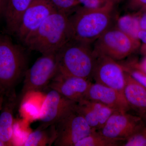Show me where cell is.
<instances>
[{
	"label": "cell",
	"instance_id": "obj_1",
	"mask_svg": "<svg viewBox=\"0 0 146 146\" xmlns=\"http://www.w3.org/2000/svg\"><path fill=\"white\" fill-rule=\"evenodd\" d=\"M121 0H110L101 7L79 6L69 14L70 39L92 44L117 21L115 7Z\"/></svg>",
	"mask_w": 146,
	"mask_h": 146
},
{
	"label": "cell",
	"instance_id": "obj_2",
	"mask_svg": "<svg viewBox=\"0 0 146 146\" xmlns=\"http://www.w3.org/2000/svg\"><path fill=\"white\" fill-rule=\"evenodd\" d=\"M69 16L58 11L52 13L23 43L42 54L56 53L70 39Z\"/></svg>",
	"mask_w": 146,
	"mask_h": 146
},
{
	"label": "cell",
	"instance_id": "obj_3",
	"mask_svg": "<svg viewBox=\"0 0 146 146\" xmlns=\"http://www.w3.org/2000/svg\"><path fill=\"white\" fill-rule=\"evenodd\" d=\"M56 56L58 72L92 80L96 58L92 44L70 39Z\"/></svg>",
	"mask_w": 146,
	"mask_h": 146
},
{
	"label": "cell",
	"instance_id": "obj_4",
	"mask_svg": "<svg viewBox=\"0 0 146 146\" xmlns=\"http://www.w3.org/2000/svg\"><path fill=\"white\" fill-rule=\"evenodd\" d=\"M27 56L8 37L0 36V91L4 96L15 93L26 71Z\"/></svg>",
	"mask_w": 146,
	"mask_h": 146
},
{
	"label": "cell",
	"instance_id": "obj_5",
	"mask_svg": "<svg viewBox=\"0 0 146 146\" xmlns=\"http://www.w3.org/2000/svg\"><path fill=\"white\" fill-rule=\"evenodd\" d=\"M138 40L115 25L99 37L92 46L97 54L117 61L124 59L137 49Z\"/></svg>",
	"mask_w": 146,
	"mask_h": 146
},
{
	"label": "cell",
	"instance_id": "obj_6",
	"mask_svg": "<svg viewBox=\"0 0 146 146\" xmlns=\"http://www.w3.org/2000/svg\"><path fill=\"white\" fill-rule=\"evenodd\" d=\"M58 72L56 53L42 54L25 73L21 98L29 93L48 87Z\"/></svg>",
	"mask_w": 146,
	"mask_h": 146
},
{
	"label": "cell",
	"instance_id": "obj_7",
	"mask_svg": "<svg viewBox=\"0 0 146 146\" xmlns=\"http://www.w3.org/2000/svg\"><path fill=\"white\" fill-rule=\"evenodd\" d=\"M54 125L56 132L54 145L56 146H75L94 131L74 108Z\"/></svg>",
	"mask_w": 146,
	"mask_h": 146
},
{
	"label": "cell",
	"instance_id": "obj_8",
	"mask_svg": "<svg viewBox=\"0 0 146 146\" xmlns=\"http://www.w3.org/2000/svg\"><path fill=\"white\" fill-rule=\"evenodd\" d=\"M96 54L92 80L96 83L110 87L123 95L125 82L123 67L110 58L96 53Z\"/></svg>",
	"mask_w": 146,
	"mask_h": 146
},
{
	"label": "cell",
	"instance_id": "obj_9",
	"mask_svg": "<svg viewBox=\"0 0 146 146\" xmlns=\"http://www.w3.org/2000/svg\"><path fill=\"white\" fill-rule=\"evenodd\" d=\"M144 124L141 116L131 115L124 111H115L99 131L111 139L124 141Z\"/></svg>",
	"mask_w": 146,
	"mask_h": 146
},
{
	"label": "cell",
	"instance_id": "obj_10",
	"mask_svg": "<svg viewBox=\"0 0 146 146\" xmlns=\"http://www.w3.org/2000/svg\"><path fill=\"white\" fill-rule=\"evenodd\" d=\"M58 11L49 0H33L21 19L16 34L24 42L50 15Z\"/></svg>",
	"mask_w": 146,
	"mask_h": 146
},
{
	"label": "cell",
	"instance_id": "obj_11",
	"mask_svg": "<svg viewBox=\"0 0 146 146\" xmlns=\"http://www.w3.org/2000/svg\"><path fill=\"white\" fill-rule=\"evenodd\" d=\"M47 93L40 111L39 128H46L54 124L68 112L74 109L76 102L65 98L55 90Z\"/></svg>",
	"mask_w": 146,
	"mask_h": 146
},
{
	"label": "cell",
	"instance_id": "obj_12",
	"mask_svg": "<svg viewBox=\"0 0 146 146\" xmlns=\"http://www.w3.org/2000/svg\"><path fill=\"white\" fill-rule=\"evenodd\" d=\"M92 83L86 79L58 72L48 85L68 99L78 102L84 99Z\"/></svg>",
	"mask_w": 146,
	"mask_h": 146
},
{
	"label": "cell",
	"instance_id": "obj_13",
	"mask_svg": "<svg viewBox=\"0 0 146 146\" xmlns=\"http://www.w3.org/2000/svg\"><path fill=\"white\" fill-rule=\"evenodd\" d=\"M76 112L81 115L93 130H99L117 110L98 102L84 99L76 103Z\"/></svg>",
	"mask_w": 146,
	"mask_h": 146
},
{
	"label": "cell",
	"instance_id": "obj_14",
	"mask_svg": "<svg viewBox=\"0 0 146 146\" xmlns=\"http://www.w3.org/2000/svg\"><path fill=\"white\" fill-rule=\"evenodd\" d=\"M85 99L98 102L118 111L127 112L130 110L123 94L96 82L91 84Z\"/></svg>",
	"mask_w": 146,
	"mask_h": 146
},
{
	"label": "cell",
	"instance_id": "obj_15",
	"mask_svg": "<svg viewBox=\"0 0 146 146\" xmlns=\"http://www.w3.org/2000/svg\"><path fill=\"white\" fill-rule=\"evenodd\" d=\"M125 79L124 96L130 109L133 110L141 117L146 113V88L125 71Z\"/></svg>",
	"mask_w": 146,
	"mask_h": 146
},
{
	"label": "cell",
	"instance_id": "obj_16",
	"mask_svg": "<svg viewBox=\"0 0 146 146\" xmlns=\"http://www.w3.org/2000/svg\"><path fill=\"white\" fill-rule=\"evenodd\" d=\"M17 103L16 92L4 96L3 104L0 112V141L5 146L13 144V114Z\"/></svg>",
	"mask_w": 146,
	"mask_h": 146
},
{
	"label": "cell",
	"instance_id": "obj_17",
	"mask_svg": "<svg viewBox=\"0 0 146 146\" xmlns=\"http://www.w3.org/2000/svg\"><path fill=\"white\" fill-rule=\"evenodd\" d=\"M33 1L7 0L4 16L9 32L16 34L24 13Z\"/></svg>",
	"mask_w": 146,
	"mask_h": 146
},
{
	"label": "cell",
	"instance_id": "obj_18",
	"mask_svg": "<svg viewBox=\"0 0 146 146\" xmlns=\"http://www.w3.org/2000/svg\"><path fill=\"white\" fill-rule=\"evenodd\" d=\"M56 138V132L54 125L46 128H38L32 132L23 145L25 146H51Z\"/></svg>",
	"mask_w": 146,
	"mask_h": 146
},
{
	"label": "cell",
	"instance_id": "obj_19",
	"mask_svg": "<svg viewBox=\"0 0 146 146\" xmlns=\"http://www.w3.org/2000/svg\"><path fill=\"white\" fill-rule=\"evenodd\" d=\"M123 142L108 138L99 131L94 130L78 141L75 146H121Z\"/></svg>",
	"mask_w": 146,
	"mask_h": 146
},
{
	"label": "cell",
	"instance_id": "obj_20",
	"mask_svg": "<svg viewBox=\"0 0 146 146\" xmlns=\"http://www.w3.org/2000/svg\"><path fill=\"white\" fill-rule=\"evenodd\" d=\"M116 22L117 27L133 38L138 39V33L141 30L138 19L129 15H125L117 18Z\"/></svg>",
	"mask_w": 146,
	"mask_h": 146
},
{
	"label": "cell",
	"instance_id": "obj_21",
	"mask_svg": "<svg viewBox=\"0 0 146 146\" xmlns=\"http://www.w3.org/2000/svg\"><path fill=\"white\" fill-rule=\"evenodd\" d=\"M121 146H146V125L145 123L123 142Z\"/></svg>",
	"mask_w": 146,
	"mask_h": 146
},
{
	"label": "cell",
	"instance_id": "obj_22",
	"mask_svg": "<svg viewBox=\"0 0 146 146\" xmlns=\"http://www.w3.org/2000/svg\"><path fill=\"white\" fill-rule=\"evenodd\" d=\"M58 11L70 14L80 5L78 0H49Z\"/></svg>",
	"mask_w": 146,
	"mask_h": 146
},
{
	"label": "cell",
	"instance_id": "obj_23",
	"mask_svg": "<svg viewBox=\"0 0 146 146\" xmlns=\"http://www.w3.org/2000/svg\"><path fill=\"white\" fill-rule=\"evenodd\" d=\"M123 68L132 78L146 88V73L136 66L133 68L123 67Z\"/></svg>",
	"mask_w": 146,
	"mask_h": 146
},
{
	"label": "cell",
	"instance_id": "obj_24",
	"mask_svg": "<svg viewBox=\"0 0 146 146\" xmlns=\"http://www.w3.org/2000/svg\"><path fill=\"white\" fill-rule=\"evenodd\" d=\"M110 0H78L80 5L88 8L101 7Z\"/></svg>",
	"mask_w": 146,
	"mask_h": 146
},
{
	"label": "cell",
	"instance_id": "obj_25",
	"mask_svg": "<svg viewBox=\"0 0 146 146\" xmlns=\"http://www.w3.org/2000/svg\"><path fill=\"white\" fill-rule=\"evenodd\" d=\"M128 5L133 8L141 6H146V0H128Z\"/></svg>",
	"mask_w": 146,
	"mask_h": 146
},
{
	"label": "cell",
	"instance_id": "obj_26",
	"mask_svg": "<svg viewBox=\"0 0 146 146\" xmlns=\"http://www.w3.org/2000/svg\"><path fill=\"white\" fill-rule=\"evenodd\" d=\"M138 38L146 45V30H141L138 32Z\"/></svg>",
	"mask_w": 146,
	"mask_h": 146
},
{
	"label": "cell",
	"instance_id": "obj_27",
	"mask_svg": "<svg viewBox=\"0 0 146 146\" xmlns=\"http://www.w3.org/2000/svg\"><path fill=\"white\" fill-rule=\"evenodd\" d=\"M139 22L141 29L146 30V14L139 19Z\"/></svg>",
	"mask_w": 146,
	"mask_h": 146
},
{
	"label": "cell",
	"instance_id": "obj_28",
	"mask_svg": "<svg viewBox=\"0 0 146 146\" xmlns=\"http://www.w3.org/2000/svg\"><path fill=\"white\" fill-rule=\"evenodd\" d=\"M7 0H0V17L4 15Z\"/></svg>",
	"mask_w": 146,
	"mask_h": 146
},
{
	"label": "cell",
	"instance_id": "obj_29",
	"mask_svg": "<svg viewBox=\"0 0 146 146\" xmlns=\"http://www.w3.org/2000/svg\"><path fill=\"white\" fill-rule=\"evenodd\" d=\"M136 67L141 69V70L143 71L146 73V58L139 65H136Z\"/></svg>",
	"mask_w": 146,
	"mask_h": 146
},
{
	"label": "cell",
	"instance_id": "obj_30",
	"mask_svg": "<svg viewBox=\"0 0 146 146\" xmlns=\"http://www.w3.org/2000/svg\"><path fill=\"white\" fill-rule=\"evenodd\" d=\"M4 100V95L0 91V112L2 108Z\"/></svg>",
	"mask_w": 146,
	"mask_h": 146
},
{
	"label": "cell",
	"instance_id": "obj_31",
	"mask_svg": "<svg viewBox=\"0 0 146 146\" xmlns=\"http://www.w3.org/2000/svg\"><path fill=\"white\" fill-rule=\"evenodd\" d=\"M142 119H143V121L145 123V124L146 125V113L145 114H144L143 116H141Z\"/></svg>",
	"mask_w": 146,
	"mask_h": 146
},
{
	"label": "cell",
	"instance_id": "obj_32",
	"mask_svg": "<svg viewBox=\"0 0 146 146\" xmlns=\"http://www.w3.org/2000/svg\"><path fill=\"white\" fill-rule=\"evenodd\" d=\"M143 52L144 54L145 55L146 57V45L145 47H144L143 49Z\"/></svg>",
	"mask_w": 146,
	"mask_h": 146
}]
</instances>
